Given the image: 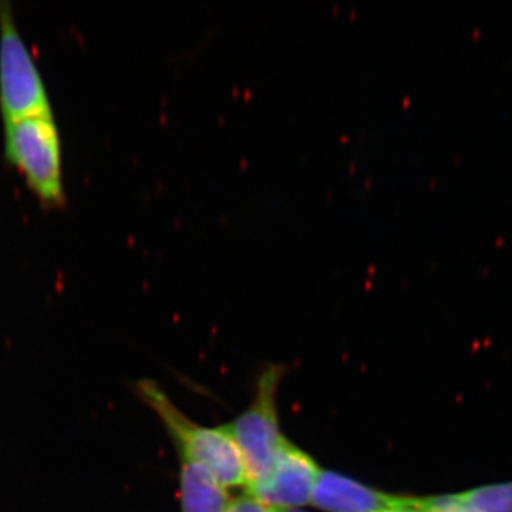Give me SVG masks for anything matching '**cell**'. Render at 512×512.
<instances>
[{
  "mask_svg": "<svg viewBox=\"0 0 512 512\" xmlns=\"http://www.w3.org/2000/svg\"><path fill=\"white\" fill-rule=\"evenodd\" d=\"M137 393L163 424L180 460L204 468L225 488L247 487L244 458L224 424L210 427L190 419L153 380L138 382Z\"/></svg>",
  "mask_w": 512,
  "mask_h": 512,
  "instance_id": "obj_1",
  "label": "cell"
},
{
  "mask_svg": "<svg viewBox=\"0 0 512 512\" xmlns=\"http://www.w3.org/2000/svg\"><path fill=\"white\" fill-rule=\"evenodd\" d=\"M285 366L268 365L256 380L254 396L237 419L224 424L241 451L248 483L262 476L288 437L282 433L278 392Z\"/></svg>",
  "mask_w": 512,
  "mask_h": 512,
  "instance_id": "obj_2",
  "label": "cell"
},
{
  "mask_svg": "<svg viewBox=\"0 0 512 512\" xmlns=\"http://www.w3.org/2000/svg\"><path fill=\"white\" fill-rule=\"evenodd\" d=\"M6 154L46 202L63 197L62 150L53 116H29L5 123Z\"/></svg>",
  "mask_w": 512,
  "mask_h": 512,
  "instance_id": "obj_3",
  "label": "cell"
},
{
  "mask_svg": "<svg viewBox=\"0 0 512 512\" xmlns=\"http://www.w3.org/2000/svg\"><path fill=\"white\" fill-rule=\"evenodd\" d=\"M0 109L6 121L52 116L45 83L8 3L0 5Z\"/></svg>",
  "mask_w": 512,
  "mask_h": 512,
  "instance_id": "obj_4",
  "label": "cell"
},
{
  "mask_svg": "<svg viewBox=\"0 0 512 512\" xmlns=\"http://www.w3.org/2000/svg\"><path fill=\"white\" fill-rule=\"evenodd\" d=\"M318 461L286 439L265 473L245 487L248 494L274 510H292L311 504L320 476Z\"/></svg>",
  "mask_w": 512,
  "mask_h": 512,
  "instance_id": "obj_5",
  "label": "cell"
},
{
  "mask_svg": "<svg viewBox=\"0 0 512 512\" xmlns=\"http://www.w3.org/2000/svg\"><path fill=\"white\" fill-rule=\"evenodd\" d=\"M409 494H394L339 471H320L311 504L323 512H380L409 503Z\"/></svg>",
  "mask_w": 512,
  "mask_h": 512,
  "instance_id": "obj_6",
  "label": "cell"
},
{
  "mask_svg": "<svg viewBox=\"0 0 512 512\" xmlns=\"http://www.w3.org/2000/svg\"><path fill=\"white\" fill-rule=\"evenodd\" d=\"M424 512H512V480L437 495H416Z\"/></svg>",
  "mask_w": 512,
  "mask_h": 512,
  "instance_id": "obj_7",
  "label": "cell"
},
{
  "mask_svg": "<svg viewBox=\"0 0 512 512\" xmlns=\"http://www.w3.org/2000/svg\"><path fill=\"white\" fill-rule=\"evenodd\" d=\"M229 501L228 488L208 471L180 460L181 512H225Z\"/></svg>",
  "mask_w": 512,
  "mask_h": 512,
  "instance_id": "obj_8",
  "label": "cell"
},
{
  "mask_svg": "<svg viewBox=\"0 0 512 512\" xmlns=\"http://www.w3.org/2000/svg\"><path fill=\"white\" fill-rule=\"evenodd\" d=\"M225 512H276V510L245 491L241 497L231 498Z\"/></svg>",
  "mask_w": 512,
  "mask_h": 512,
  "instance_id": "obj_9",
  "label": "cell"
},
{
  "mask_svg": "<svg viewBox=\"0 0 512 512\" xmlns=\"http://www.w3.org/2000/svg\"><path fill=\"white\" fill-rule=\"evenodd\" d=\"M380 512H424L420 510L419 507H416L414 504V495H410L409 503L400 505V507L389 508V510H384Z\"/></svg>",
  "mask_w": 512,
  "mask_h": 512,
  "instance_id": "obj_10",
  "label": "cell"
},
{
  "mask_svg": "<svg viewBox=\"0 0 512 512\" xmlns=\"http://www.w3.org/2000/svg\"><path fill=\"white\" fill-rule=\"evenodd\" d=\"M276 512H306L301 510V508H292V510H276Z\"/></svg>",
  "mask_w": 512,
  "mask_h": 512,
  "instance_id": "obj_11",
  "label": "cell"
}]
</instances>
